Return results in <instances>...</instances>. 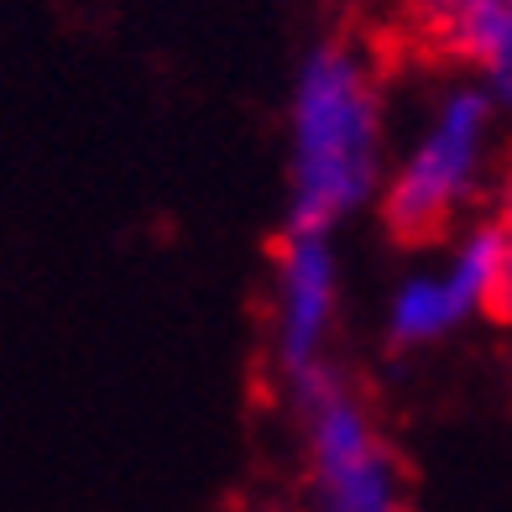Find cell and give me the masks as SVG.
Here are the masks:
<instances>
[{
	"label": "cell",
	"instance_id": "5b68a950",
	"mask_svg": "<svg viewBox=\"0 0 512 512\" xmlns=\"http://www.w3.org/2000/svg\"><path fill=\"white\" fill-rule=\"evenodd\" d=\"M476 304L471 293L460 288V277H418L403 288L398 309H392V345H424L439 340L445 330H455L460 319H471Z\"/></svg>",
	"mask_w": 512,
	"mask_h": 512
},
{
	"label": "cell",
	"instance_id": "7a4b0ae2",
	"mask_svg": "<svg viewBox=\"0 0 512 512\" xmlns=\"http://www.w3.org/2000/svg\"><path fill=\"white\" fill-rule=\"evenodd\" d=\"M492 131V100L481 89H460L445 105L429 142L408 157V168L382 199V220L392 241L403 246H439L455 225V209L481 168V147Z\"/></svg>",
	"mask_w": 512,
	"mask_h": 512
},
{
	"label": "cell",
	"instance_id": "52a82bcc",
	"mask_svg": "<svg viewBox=\"0 0 512 512\" xmlns=\"http://www.w3.org/2000/svg\"><path fill=\"white\" fill-rule=\"evenodd\" d=\"M455 6H460V0H418V11H424V16L434 21V27H439V21H445V16H450Z\"/></svg>",
	"mask_w": 512,
	"mask_h": 512
},
{
	"label": "cell",
	"instance_id": "277c9868",
	"mask_svg": "<svg viewBox=\"0 0 512 512\" xmlns=\"http://www.w3.org/2000/svg\"><path fill=\"white\" fill-rule=\"evenodd\" d=\"M277 298H283V366L298 382L319 366V340L335 314V262L314 230H283L277 246Z\"/></svg>",
	"mask_w": 512,
	"mask_h": 512
},
{
	"label": "cell",
	"instance_id": "6da1fadb",
	"mask_svg": "<svg viewBox=\"0 0 512 512\" xmlns=\"http://www.w3.org/2000/svg\"><path fill=\"white\" fill-rule=\"evenodd\" d=\"M293 209L288 230L324 236L377 183V89L345 48H319L304 63L293 105Z\"/></svg>",
	"mask_w": 512,
	"mask_h": 512
},
{
	"label": "cell",
	"instance_id": "3957f363",
	"mask_svg": "<svg viewBox=\"0 0 512 512\" xmlns=\"http://www.w3.org/2000/svg\"><path fill=\"white\" fill-rule=\"evenodd\" d=\"M298 403L309 424V460H314V492L324 512H403L398 471L392 455L366 424L356 398L330 377L324 366L298 377Z\"/></svg>",
	"mask_w": 512,
	"mask_h": 512
},
{
	"label": "cell",
	"instance_id": "8992f818",
	"mask_svg": "<svg viewBox=\"0 0 512 512\" xmlns=\"http://www.w3.org/2000/svg\"><path fill=\"white\" fill-rule=\"evenodd\" d=\"M460 288L471 293L476 314L507 319V220H486L471 230L460 262H455Z\"/></svg>",
	"mask_w": 512,
	"mask_h": 512
}]
</instances>
